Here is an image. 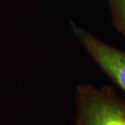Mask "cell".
<instances>
[{
  "mask_svg": "<svg viewBox=\"0 0 125 125\" xmlns=\"http://www.w3.org/2000/svg\"><path fill=\"white\" fill-rule=\"evenodd\" d=\"M74 102V125H125V99L108 86L78 85Z\"/></svg>",
  "mask_w": 125,
  "mask_h": 125,
  "instance_id": "1",
  "label": "cell"
},
{
  "mask_svg": "<svg viewBox=\"0 0 125 125\" xmlns=\"http://www.w3.org/2000/svg\"><path fill=\"white\" fill-rule=\"evenodd\" d=\"M74 36L103 72L125 94V51L115 48L70 22Z\"/></svg>",
  "mask_w": 125,
  "mask_h": 125,
  "instance_id": "2",
  "label": "cell"
},
{
  "mask_svg": "<svg viewBox=\"0 0 125 125\" xmlns=\"http://www.w3.org/2000/svg\"><path fill=\"white\" fill-rule=\"evenodd\" d=\"M113 23L125 39V0H108Z\"/></svg>",
  "mask_w": 125,
  "mask_h": 125,
  "instance_id": "3",
  "label": "cell"
}]
</instances>
